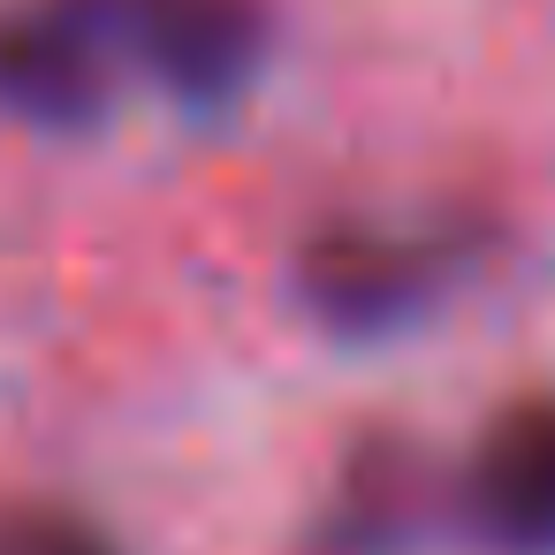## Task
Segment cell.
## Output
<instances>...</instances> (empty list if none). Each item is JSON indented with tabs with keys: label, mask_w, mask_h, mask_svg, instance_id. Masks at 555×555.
Segmentation results:
<instances>
[{
	"label": "cell",
	"mask_w": 555,
	"mask_h": 555,
	"mask_svg": "<svg viewBox=\"0 0 555 555\" xmlns=\"http://www.w3.org/2000/svg\"><path fill=\"white\" fill-rule=\"evenodd\" d=\"M449 517L479 555H555V388H517L472 426Z\"/></svg>",
	"instance_id": "277c9868"
},
{
	"label": "cell",
	"mask_w": 555,
	"mask_h": 555,
	"mask_svg": "<svg viewBox=\"0 0 555 555\" xmlns=\"http://www.w3.org/2000/svg\"><path fill=\"white\" fill-rule=\"evenodd\" d=\"M100 31L107 62L153 85L183 115H229L274 62L267 0H69Z\"/></svg>",
	"instance_id": "7a4b0ae2"
},
{
	"label": "cell",
	"mask_w": 555,
	"mask_h": 555,
	"mask_svg": "<svg viewBox=\"0 0 555 555\" xmlns=\"http://www.w3.org/2000/svg\"><path fill=\"white\" fill-rule=\"evenodd\" d=\"M502 251V221L479 206L434 214H335L289 251V305L343 350H380L441 320Z\"/></svg>",
	"instance_id": "6da1fadb"
},
{
	"label": "cell",
	"mask_w": 555,
	"mask_h": 555,
	"mask_svg": "<svg viewBox=\"0 0 555 555\" xmlns=\"http://www.w3.org/2000/svg\"><path fill=\"white\" fill-rule=\"evenodd\" d=\"M122 69L69 0H0V122L85 138L115 115Z\"/></svg>",
	"instance_id": "5b68a950"
},
{
	"label": "cell",
	"mask_w": 555,
	"mask_h": 555,
	"mask_svg": "<svg viewBox=\"0 0 555 555\" xmlns=\"http://www.w3.org/2000/svg\"><path fill=\"white\" fill-rule=\"evenodd\" d=\"M0 555H130V547L92 509L24 494V502H0Z\"/></svg>",
	"instance_id": "8992f818"
},
{
	"label": "cell",
	"mask_w": 555,
	"mask_h": 555,
	"mask_svg": "<svg viewBox=\"0 0 555 555\" xmlns=\"http://www.w3.org/2000/svg\"><path fill=\"white\" fill-rule=\"evenodd\" d=\"M441 517H449V464L411 426L380 418L335 449L282 555H426Z\"/></svg>",
	"instance_id": "3957f363"
}]
</instances>
